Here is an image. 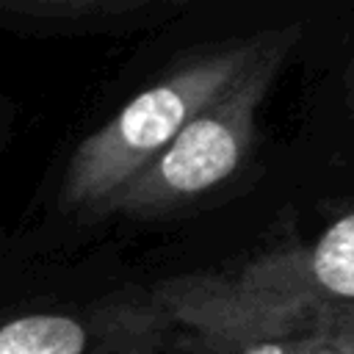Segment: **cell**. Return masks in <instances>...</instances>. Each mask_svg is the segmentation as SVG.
<instances>
[{"mask_svg": "<svg viewBox=\"0 0 354 354\" xmlns=\"http://www.w3.org/2000/svg\"><path fill=\"white\" fill-rule=\"evenodd\" d=\"M94 313L116 354H354V301L304 290L277 254L105 296Z\"/></svg>", "mask_w": 354, "mask_h": 354, "instance_id": "1", "label": "cell"}, {"mask_svg": "<svg viewBox=\"0 0 354 354\" xmlns=\"http://www.w3.org/2000/svg\"><path fill=\"white\" fill-rule=\"evenodd\" d=\"M268 36L263 30L202 47L127 100L72 149L55 191L58 210L80 221L111 216L122 191L260 55Z\"/></svg>", "mask_w": 354, "mask_h": 354, "instance_id": "2", "label": "cell"}, {"mask_svg": "<svg viewBox=\"0 0 354 354\" xmlns=\"http://www.w3.org/2000/svg\"><path fill=\"white\" fill-rule=\"evenodd\" d=\"M301 28H274L260 55L122 191L111 216L149 221L218 199L252 158L257 111L266 102Z\"/></svg>", "mask_w": 354, "mask_h": 354, "instance_id": "3", "label": "cell"}, {"mask_svg": "<svg viewBox=\"0 0 354 354\" xmlns=\"http://www.w3.org/2000/svg\"><path fill=\"white\" fill-rule=\"evenodd\" d=\"M0 354H116V348L94 313L77 318L72 313L41 310L14 315L3 324Z\"/></svg>", "mask_w": 354, "mask_h": 354, "instance_id": "4", "label": "cell"}, {"mask_svg": "<svg viewBox=\"0 0 354 354\" xmlns=\"http://www.w3.org/2000/svg\"><path fill=\"white\" fill-rule=\"evenodd\" d=\"M277 257L304 290L354 301V210L324 227L307 249L279 252Z\"/></svg>", "mask_w": 354, "mask_h": 354, "instance_id": "5", "label": "cell"}, {"mask_svg": "<svg viewBox=\"0 0 354 354\" xmlns=\"http://www.w3.org/2000/svg\"><path fill=\"white\" fill-rule=\"evenodd\" d=\"M8 11L28 17H102V14H124L147 6H183L191 0H0Z\"/></svg>", "mask_w": 354, "mask_h": 354, "instance_id": "6", "label": "cell"}]
</instances>
